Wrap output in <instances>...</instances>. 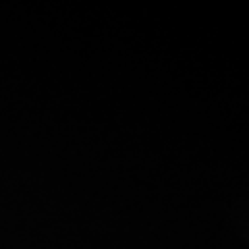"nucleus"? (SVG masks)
Listing matches in <instances>:
<instances>
[]
</instances>
